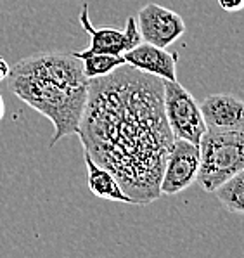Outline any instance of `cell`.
<instances>
[{
  "mask_svg": "<svg viewBox=\"0 0 244 258\" xmlns=\"http://www.w3.org/2000/svg\"><path fill=\"white\" fill-rule=\"evenodd\" d=\"M82 61L84 66V73L89 78H97L109 75L111 71L125 64L123 55H113V54H101V52H89V50H80V52H73Z\"/></svg>",
  "mask_w": 244,
  "mask_h": 258,
  "instance_id": "7c38bea8",
  "label": "cell"
},
{
  "mask_svg": "<svg viewBox=\"0 0 244 258\" xmlns=\"http://www.w3.org/2000/svg\"><path fill=\"white\" fill-rule=\"evenodd\" d=\"M215 194L225 210L244 215V168L218 185Z\"/></svg>",
  "mask_w": 244,
  "mask_h": 258,
  "instance_id": "4fadbf2b",
  "label": "cell"
},
{
  "mask_svg": "<svg viewBox=\"0 0 244 258\" xmlns=\"http://www.w3.org/2000/svg\"><path fill=\"white\" fill-rule=\"evenodd\" d=\"M4 114H6V102H4V97L0 94V120L4 118Z\"/></svg>",
  "mask_w": 244,
  "mask_h": 258,
  "instance_id": "2e32d148",
  "label": "cell"
},
{
  "mask_svg": "<svg viewBox=\"0 0 244 258\" xmlns=\"http://www.w3.org/2000/svg\"><path fill=\"white\" fill-rule=\"evenodd\" d=\"M85 153L109 170L133 205L159 200L173 134L165 116L163 80L123 64L90 78L78 128Z\"/></svg>",
  "mask_w": 244,
  "mask_h": 258,
  "instance_id": "6da1fadb",
  "label": "cell"
},
{
  "mask_svg": "<svg viewBox=\"0 0 244 258\" xmlns=\"http://www.w3.org/2000/svg\"><path fill=\"white\" fill-rule=\"evenodd\" d=\"M140 37L144 42L167 49L186 33L184 18L159 4H145L137 16Z\"/></svg>",
  "mask_w": 244,
  "mask_h": 258,
  "instance_id": "52a82bcc",
  "label": "cell"
},
{
  "mask_svg": "<svg viewBox=\"0 0 244 258\" xmlns=\"http://www.w3.org/2000/svg\"><path fill=\"white\" fill-rule=\"evenodd\" d=\"M199 144L184 139H173L161 175V196H173L191 187L198 178Z\"/></svg>",
  "mask_w": 244,
  "mask_h": 258,
  "instance_id": "8992f818",
  "label": "cell"
},
{
  "mask_svg": "<svg viewBox=\"0 0 244 258\" xmlns=\"http://www.w3.org/2000/svg\"><path fill=\"white\" fill-rule=\"evenodd\" d=\"M7 87L16 97L37 113L43 114L54 125L50 148H54V144H57L61 139L78 134L89 97V85L71 87L11 70Z\"/></svg>",
  "mask_w": 244,
  "mask_h": 258,
  "instance_id": "7a4b0ae2",
  "label": "cell"
},
{
  "mask_svg": "<svg viewBox=\"0 0 244 258\" xmlns=\"http://www.w3.org/2000/svg\"><path fill=\"white\" fill-rule=\"evenodd\" d=\"M84 160L87 166V184H89V189L94 196L101 198V200L116 201V203L133 205L132 198L123 192L120 182L116 180V177L109 170L97 165L90 158V154L85 153V151H84Z\"/></svg>",
  "mask_w": 244,
  "mask_h": 258,
  "instance_id": "8fae6325",
  "label": "cell"
},
{
  "mask_svg": "<svg viewBox=\"0 0 244 258\" xmlns=\"http://www.w3.org/2000/svg\"><path fill=\"white\" fill-rule=\"evenodd\" d=\"M11 70L35 75L40 78L64 83L71 87H87L89 78L84 73L82 61L74 54L62 52H40L21 59Z\"/></svg>",
  "mask_w": 244,
  "mask_h": 258,
  "instance_id": "5b68a950",
  "label": "cell"
},
{
  "mask_svg": "<svg viewBox=\"0 0 244 258\" xmlns=\"http://www.w3.org/2000/svg\"><path fill=\"white\" fill-rule=\"evenodd\" d=\"M9 73H11V64L4 57H0V82L7 80Z\"/></svg>",
  "mask_w": 244,
  "mask_h": 258,
  "instance_id": "9a60e30c",
  "label": "cell"
},
{
  "mask_svg": "<svg viewBox=\"0 0 244 258\" xmlns=\"http://www.w3.org/2000/svg\"><path fill=\"white\" fill-rule=\"evenodd\" d=\"M218 4L225 13H239L244 9V0H218Z\"/></svg>",
  "mask_w": 244,
  "mask_h": 258,
  "instance_id": "5bb4252c",
  "label": "cell"
},
{
  "mask_svg": "<svg viewBox=\"0 0 244 258\" xmlns=\"http://www.w3.org/2000/svg\"><path fill=\"white\" fill-rule=\"evenodd\" d=\"M208 132H244V101L232 94H211L201 102Z\"/></svg>",
  "mask_w": 244,
  "mask_h": 258,
  "instance_id": "9c48e42d",
  "label": "cell"
},
{
  "mask_svg": "<svg viewBox=\"0 0 244 258\" xmlns=\"http://www.w3.org/2000/svg\"><path fill=\"white\" fill-rule=\"evenodd\" d=\"M165 116L175 139L199 144L206 132L201 106L179 80H163Z\"/></svg>",
  "mask_w": 244,
  "mask_h": 258,
  "instance_id": "277c9868",
  "label": "cell"
},
{
  "mask_svg": "<svg viewBox=\"0 0 244 258\" xmlns=\"http://www.w3.org/2000/svg\"><path fill=\"white\" fill-rule=\"evenodd\" d=\"M80 25L90 35V45L89 52H101V54H113V55H123L127 50L133 49L142 42L137 19H127L125 30H116V28H96L90 21L89 6L84 4L80 11Z\"/></svg>",
  "mask_w": 244,
  "mask_h": 258,
  "instance_id": "ba28073f",
  "label": "cell"
},
{
  "mask_svg": "<svg viewBox=\"0 0 244 258\" xmlns=\"http://www.w3.org/2000/svg\"><path fill=\"white\" fill-rule=\"evenodd\" d=\"M244 168V132H204L199 141V185L215 192L227 178Z\"/></svg>",
  "mask_w": 244,
  "mask_h": 258,
  "instance_id": "3957f363",
  "label": "cell"
},
{
  "mask_svg": "<svg viewBox=\"0 0 244 258\" xmlns=\"http://www.w3.org/2000/svg\"><path fill=\"white\" fill-rule=\"evenodd\" d=\"M125 64L133 66L135 70L144 71L161 80H177V59L175 52H168L163 47L140 42L133 49L123 54Z\"/></svg>",
  "mask_w": 244,
  "mask_h": 258,
  "instance_id": "30bf717a",
  "label": "cell"
}]
</instances>
